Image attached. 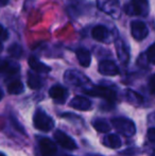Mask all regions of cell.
Listing matches in <instances>:
<instances>
[{"label": "cell", "mask_w": 155, "mask_h": 156, "mask_svg": "<svg viewBox=\"0 0 155 156\" xmlns=\"http://www.w3.org/2000/svg\"><path fill=\"white\" fill-rule=\"evenodd\" d=\"M33 125L38 131L49 132L53 129L54 121L45 111L37 108L33 115Z\"/></svg>", "instance_id": "6da1fadb"}, {"label": "cell", "mask_w": 155, "mask_h": 156, "mask_svg": "<svg viewBox=\"0 0 155 156\" xmlns=\"http://www.w3.org/2000/svg\"><path fill=\"white\" fill-rule=\"evenodd\" d=\"M111 123L116 129V131L121 133L122 135L126 136V137H132L136 133V126H135L134 122L131 119H128V118H124V117L113 118L111 120Z\"/></svg>", "instance_id": "7a4b0ae2"}, {"label": "cell", "mask_w": 155, "mask_h": 156, "mask_svg": "<svg viewBox=\"0 0 155 156\" xmlns=\"http://www.w3.org/2000/svg\"><path fill=\"white\" fill-rule=\"evenodd\" d=\"M150 11L149 0H131L130 3L124 5V12L128 15L147 16Z\"/></svg>", "instance_id": "3957f363"}, {"label": "cell", "mask_w": 155, "mask_h": 156, "mask_svg": "<svg viewBox=\"0 0 155 156\" xmlns=\"http://www.w3.org/2000/svg\"><path fill=\"white\" fill-rule=\"evenodd\" d=\"M84 93L93 97H99V98L104 99L108 102H114L117 99L116 91L111 87H106L103 85H98V86L91 87L90 89H85Z\"/></svg>", "instance_id": "277c9868"}, {"label": "cell", "mask_w": 155, "mask_h": 156, "mask_svg": "<svg viewBox=\"0 0 155 156\" xmlns=\"http://www.w3.org/2000/svg\"><path fill=\"white\" fill-rule=\"evenodd\" d=\"M53 137L55 139V141L58 142V144H60L62 148L66 149V150H69V151H73L78 148L77 144L76 141L70 137L68 136L66 133H64L63 131H56L55 133L53 134Z\"/></svg>", "instance_id": "5b68a950"}, {"label": "cell", "mask_w": 155, "mask_h": 156, "mask_svg": "<svg viewBox=\"0 0 155 156\" xmlns=\"http://www.w3.org/2000/svg\"><path fill=\"white\" fill-rule=\"evenodd\" d=\"M131 33L134 39L140 41H143L149 34V29H148L147 25L143 21L140 20H135L131 23Z\"/></svg>", "instance_id": "8992f818"}, {"label": "cell", "mask_w": 155, "mask_h": 156, "mask_svg": "<svg viewBox=\"0 0 155 156\" xmlns=\"http://www.w3.org/2000/svg\"><path fill=\"white\" fill-rule=\"evenodd\" d=\"M64 79L68 84L73 85V86H81L84 85L85 83L89 82V80L87 79L86 76L77 70H67L65 72Z\"/></svg>", "instance_id": "52a82bcc"}, {"label": "cell", "mask_w": 155, "mask_h": 156, "mask_svg": "<svg viewBox=\"0 0 155 156\" xmlns=\"http://www.w3.org/2000/svg\"><path fill=\"white\" fill-rule=\"evenodd\" d=\"M115 48H116L117 56L119 61L123 65H126L130 61V52H129V47L126 43L122 38H118L115 41Z\"/></svg>", "instance_id": "ba28073f"}, {"label": "cell", "mask_w": 155, "mask_h": 156, "mask_svg": "<svg viewBox=\"0 0 155 156\" xmlns=\"http://www.w3.org/2000/svg\"><path fill=\"white\" fill-rule=\"evenodd\" d=\"M38 144L43 156H56V153H58L56 146L51 139L47 137L39 138Z\"/></svg>", "instance_id": "9c48e42d"}, {"label": "cell", "mask_w": 155, "mask_h": 156, "mask_svg": "<svg viewBox=\"0 0 155 156\" xmlns=\"http://www.w3.org/2000/svg\"><path fill=\"white\" fill-rule=\"evenodd\" d=\"M98 6L101 9V11L112 15L115 18L119 16V6L117 0H98Z\"/></svg>", "instance_id": "30bf717a"}, {"label": "cell", "mask_w": 155, "mask_h": 156, "mask_svg": "<svg viewBox=\"0 0 155 156\" xmlns=\"http://www.w3.org/2000/svg\"><path fill=\"white\" fill-rule=\"evenodd\" d=\"M98 70L101 74L107 76H115L119 74V68L113 61L110 60H104L99 63V67Z\"/></svg>", "instance_id": "8fae6325"}, {"label": "cell", "mask_w": 155, "mask_h": 156, "mask_svg": "<svg viewBox=\"0 0 155 156\" xmlns=\"http://www.w3.org/2000/svg\"><path fill=\"white\" fill-rule=\"evenodd\" d=\"M49 96L56 103H64L68 97V90L62 85H54L49 89Z\"/></svg>", "instance_id": "7c38bea8"}, {"label": "cell", "mask_w": 155, "mask_h": 156, "mask_svg": "<svg viewBox=\"0 0 155 156\" xmlns=\"http://www.w3.org/2000/svg\"><path fill=\"white\" fill-rule=\"evenodd\" d=\"M69 106L79 111H89L91 108V102L89 99L83 96H76L69 102Z\"/></svg>", "instance_id": "4fadbf2b"}, {"label": "cell", "mask_w": 155, "mask_h": 156, "mask_svg": "<svg viewBox=\"0 0 155 156\" xmlns=\"http://www.w3.org/2000/svg\"><path fill=\"white\" fill-rule=\"evenodd\" d=\"M28 64H29L30 68H31L32 70H34L35 72H38V73H48V72L51 71V68H50L49 66L41 63V61L34 55L30 56L29 60H28Z\"/></svg>", "instance_id": "5bb4252c"}, {"label": "cell", "mask_w": 155, "mask_h": 156, "mask_svg": "<svg viewBox=\"0 0 155 156\" xmlns=\"http://www.w3.org/2000/svg\"><path fill=\"white\" fill-rule=\"evenodd\" d=\"M91 36L95 41H99V43H104L110 37V31L104 26H96L91 30Z\"/></svg>", "instance_id": "9a60e30c"}, {"label": "cell", "mask_w": 155, "mask_h": 156, "mask_svg": "<svg viewBox=\"0 0 155 156\" xmlns=\"http://www.w3.org/2000/svg\"><path fill=\"white\" fill-rule=\"evenodd\" d=\"M19 71V65L16 62H13V61L5 60L2 62L1 65V72L4 76H14V74L18 73Z\"/></svg>", "instance_id": "2e32d148"}, {"label": "cell", "mask_w": 155, "mask_h": 156, "mask_svg": "<svg viewBox=\"0 0 155 156\" xmlns=\"http://www.w3.org/2000/svg\"><path fill=\"white\" fill-rule=\"evenodd\" d=\"M103 146L110 149H119L121 147V139L117 134H107L102 140Z\"/></svg>", "instance_id": "e0dca14e"}, {"label": "cell", "mask_w": 155, "mask_h": 156, "mask_svg": "<svg viewBox=\"0 0 155 156\" xmlns=\"http://www.w3.org/2000/svg\"><path fill=\"white\" fill-rule=\"evenodd\" d=\"M76 54H77L78 61L82 67H89L91 63V54L88 50L85 48H79Z\"/></svg>", "instance_id": "ac0fdd59"}, {"label": "cell", "mask_w": 155, "mask_h": 156, "mask_svg": "<svg viewBox=\"0 0 155 156\" xmlns=\"http://www.w3.org/2000/svg\"><path fill=\"white\" fill-rule=\"evenodd\" d=\"M125 97H126V100H128L131 104L136 105V106L141 105V104H143V97H141L138 93L132 90V89H126V90H125Z\"/></svg>", "instance_id": "d6986e66"}, {"label": "cell", "mask_w": 155, "mask_h": 156, "mask_svg": "<svg viewBox=\"0 0 155 156\" xmlns=\"http://www.w3.org/2000/svg\"><path fill=\"white\" fill-rule=\"evenodd\" d=\"M25 86L23 83L19 80H14L8 84V93L10 94H19L23 93Z\"/></svg>", "instance_id": "ffe728a7"}, {"label": "cell", "mask_w": 155, "mask_h": 156, "mask_svg": "<svg viewBox=\"0 0 155 156\" xmlns=\"http://www.w3.org/2000/svg\"><path fill=\"white\" fill-rule=\"evenodd\" d=\"M93 126L99 133H108L111 131V124L104 119H95L93 121Z\"/></svg>", "instance_id": "44dd1931"}, {"label": "cell", "mask_w": 155, "mask_h": 156, "mask_svg": "<svg viewBox=\"0 0 155 156\" xmlns=\"http://www.w3.org/2000/svg\"><path fill=\"white\" fill-rule=\"evenodd\" d=\"M27 84L31 89H38L41 86V80L36 73H33V72L30 71L28 72Z\"/></svg>", "instance_id": "7402d4cb"}, {"label": "cell", "mask_w": 155, "mask_h": 156, "mask_svg": "<svg viewBox=\"0 0 155 156\" xmlns=\"http://www.w3.org/2000/svg\"><path fill=\"white\" fill-rule=\"evenodd\" d=\"M8 51H9V54L14 58H19L23 55V48L17 43L12 44V45L9 47Z\"/></svg>", "instance_id": "603a6c76"}, {"label": "cell", "mask_w": 155, "mask_h": 156, "mask_svg": "<svg viewBox=\"0 0 155 156\" xmlns=\"http://www.w3.org/2000/svg\"><path fill=\"white\" fill-rule=\"evenodd\" d=\"M146 56H147V60L149 61L150 63H152L155 65V43L152 44V45L148 48Z\"/></svg>", "instance_id": "cb8c5ba5"}, {"label": "cell", "mask_w": 155, "mask_h": 156, "mask_svg": "<svg viewBox=\"0 0 155 156\" xmlns=\"http://www.w3.org/2000/svg\"><path fill=\"white\" fill-rule=\"evenodd\" d=\"M147 138L150 142L155 144V127H150L147 132Z\"/></svg>", "instance_id": "d4e9b609"}, {"label": "cell", "mask_w": 155, "mask_h": 156, "mask_svg": "<svg viewBox=\"0 0 155 156\" xmlns=\"http://www.w3.org/2000/svg\"><path fill=\"white\" fill-rule=\"evenodd\" d=\"M149 89L151 94L155 96V74H153L149 80Z\"/></svg>", "instance_id": "484cf974"}, {"label": "cell", "mask_w": 155, "mask_h": 156, "mask_svg": "<svg viewBox=\"0 0 155 156\" xmlns=\"http://www.w3.org/2000/svg\"><path fill=\"white\" fill-rule=\"evenodd\" d=\"M8 38H9V33L5 29H4V27L1 26V41L4 43Z\"/></svg>", "instance_id": "4316f807"}, {"label": "cell", "mask_w": 155, "mask_h": 156, "mask_svg": "<svg viewBox=\"0 0 155 156\" xmlns=\"http://www.w3.org/2000/svg\"><path fill=\"white\" fill-rule=\"evenodd\" d=\"M0 1H1V5L2 6H5L6 4L9 3V0H0Z\"/></svg>", "instance_id": "83f0119b"}, {"label": "cell", "mask_w": 155, "mask_h": 156, "mask_svg": "<svg viewBox=\"0 0 155 156\" xmlns=\"http://www.w3.org/2000/svg\"><path fill=\"white\" fill-rule=\"evenodd\" d=\"M89 156H101V155H89Z\"/></svg>", "instance_id": "f1b7e54d"}, {"label": "cell", "mask_w": 155, "mask_h": 156, "mask_svg": "<svg viewBox=\"0 0 155 156\" xmlns=\"http://www.w3.org/2000/svg\"><path fill=\"white\" fill-rule=\"evenodd\" d=\"M1 156H5V155H4V154H3V153H2V154H1Z\"/></svg>", "instance_id": "f546056e"}]
</instances>
